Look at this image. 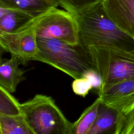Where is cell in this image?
<instances>
[{"label":"cell","mask_w":134,"mask_h":134,"mask_svg":"<svg viewBox=\"0 0 134 134\" xmlns=\"http://www.w3.org/2000/svg\"><path fill=\"white\" fill-rule=\"evenodd\" d=\"M98 95L102 103L119 111L122 122L131 111L134 102V77L110 86Z\"/></svg>","instance_id":"6"},{"label":"cell","mask_w":134,"mask_h":134,"mask_svg":"<svg viewBox=\"0 0 134 134\" xmlns=\"http://www.w3.org/2000/svg\"><path fill=\"white\" fill-rule=\"evenodd\" d=\"M20 107L34 134H71L72 123L50 96L36 94Z\"/></svg>","instance_id":"3"},{"label":"cell","mask_w":134,"mask_h":134,"mask_svg":"<svg viewBox=\"0 0 134 134\" xmlns=\"http://www.w3.org/2000/svg\"><path fill=\"white\" fill-rule=\"evenodd\" d=\"M6 52H8V51L3 39L2 36L0 34V61L3 59L2 55L3 54Z\"/></svg>","instance_id":"20"},{"label":"cell","mask_w":134,"mask_h":134,"mask_svg":"<svg viewBox=\"0 0 134 134\" xmlns=\"http://www.w3.org/2000/svg\"><path fill=\"white\" fill-rule=\"evenodd\" d=\"M83 76L87 79L91 83L92 86V90L98 94L102 86V80L97 72L96 71H90L86 72Z\"/></svg>","instance_id":"19"},{"label":"cell","mask_w":134,"mask_h":134,"mask_svg":"<svg viewBox=\"0 0 134 134\" xmlns=\"http://www.w3.org/2000/svg\"><path fill=\"white\" fill-rule=\"evenodd\" d=\"M100 104L98 97L84 110L79 118L72 123L71 134H88L96 118Z\"/></svg>","instance_id":"14"},{"label":"cell","mask_w":134,"mask_h":134,"mask_svg":"<svg viewBox=\"0 0 134 134\" xmlns=\"http://www.w3.org/2000/svg\"><path fill=\"white\" fill-rule=\"evenodd\" d=\"M2 134H34L23 114L8 115L0 114Z\"/></svg>","instance_id":"12"},{"label":"cell","mask_w":134,"mask_h":134,"mask_svg":"<svg viewBox=\"0 0 134 134\" xmlns=\"http://www.w3.org/2000/svg\"><path fill=\"white\" fill-rule=\"evenodd\" d=\"M84 48L102 80L97 94L116 83L134 77V53L98 46Z\"/></svg>","instance_id":"4"},{"label":"cell","mask_w":134,"mask_h":134,"mask_svg":"<svg viewBox=\"0 0 134 134\" xmlns=\"http://www.w3.org/2000/svg\"><path fill=\"white\" fill-rule=\"evenodd\" d=\"M10 54V59H2L0 61V85L13 93L25 77V71L19 67L21 63L19 58L16 55Z\"/></svg>","instance_id":"9"},{"label":"cell","mask_w":134,"mask_h":134,"mask_svg":"<svg viewBox=\"0 0 134 134\" xmlns=\"http://www.w3.org/2000/svg\"><path fill=\"white\" fill-rule=\"evenodd\" d=\"M32 19L24 12L9 9L0 19V34L2 35L14 32Z\"/></svg>","instance_id":"13"},{"label":"cell","mask_w":134,"mask_h":134,"mask_svg":"<svg viewBox=\"0 0 134 134\" xmlns=\"http://www.w3.org/2000/svg\"><path fill=\"white\" fill-rule=\"evenodd\" d=\"M8 10L9 9H6L0 6V19L8 12Z\"/></svg>","instance_id":"21"},{"label":"cell","mask_w":134,"mask_h":134,"mask_svg":"<svg viewBox=\"0 0 134 134\" xmlns=\"http://www.w3.org/2000/svg\"><path fill=\"white\" fill-rule=\"evenodd\" d=\"M2 37L8 52L16 55L22 64L31 60L38 52L37 37L32 28L21 27Z\"/></svg>","instance_id":"7"},{"label":"cell","mask_w":134,"mask_h":134,"mask_svg":"<svg viewBox=\"0 0 134 134\" xmlns=\"http://www.w3.org/2000/svg\"><path fill=\"white\" fill-rule=\"evenodd\" d=\"M121 120L118 110L100 102L96 118L88 134H116Z\"/></svg>","instance_id":"10"},{"label":"cell","mask_w":134,"mask_h":134,"mask_svg":"<svg viewBox=\"0 0 134 134\" xmlns=\"http://www.w3.org/2000/svg\"><path fill=\"white\" fill-rule=\"evenodd\" d=\"M59 5L65 10L75 15L93 6L103 0H57Z\"/></svg>","instance_id":"16"},{"label":"cell","mask_w":134,"mask_h":134,"mask_svg":"<svg viewBox=\"0 0 134 134\" xmlns=\"http://www.w3.org/2000/svg\"><path fill=\"white\" fill-rule=\"evenodd\" d=\"M118 134H134V109L124 118Z\"/></svg>","instance_id":"18"},{"label":"cell","mask_w":134,"mask_h":134,"mask_svg":"<svg viewBox=\"0 0 134 134\" xmlns=\"http://www.w3.org/2000/svg\"><path fill=\"white\" fill-rule=\"evenodd\" d=\"M21 27L33 29L37 38L55 39L72 46L79 43L77 25L74 16L57 7L33 18Z\"/></svg>","instance_id":"5"},{"label":"cell","mask_w":134,"mask_h":134,"mask_svg":"<svg viewBox=\"0 0 134 134\" xmlns=\"http://www.w3.org/2000/svg\"><path fill=\"white\" fill-rule=\"evenodd\" d=\"M0 134H2V133H1V129H0Z\"/></svg>","instance_id":"23"},{"label":"cell","mask_w":134,"mask_h":134,"mask_svg":"<svg viewBox=\"0 0 134 134\" xmlns=\"http://www.w3.org/2000/svg\"><path fill=\"white\" fill-rule=\"evenodd\" d=\"M74 16L81 47L98 46L134 53V39L108 17L102 3Z\"/></svg>","instance_id":"1"},{"label":"cell","mask_w":134,"mask_h":134,"mask_svg":"<svg viewBox=\"0 0 134 134\" xmlns=\"http://www.w3.org/2000/svg\"><path fill=\"white\" fill-rule=\"evenodd\" d=\"M57 0H0V6L24 12L33 18L58 7Z\"/></svg>","instance_id":"11"},{"label":"cell","mask_w":134,"mask_h":134,"mask_svg":"<svg viewBox=\"0 0 134 134\" xmlns=\"http://www.w3.org/2000/svg\"><path fill=\"white\" fill-rule=\"evenodd\" d=\"M38 53L31 60L55 68L76 79L90 71H95L85 49L55 39L37 38Z\"/></svg>","instance_id":"2"},{"label":"cell","mask_w":134,"mask_h":134,"mask_svg":"<svg viewBox=\"0 0 134 134\" xmlns=\"http://www.w3.org/2000/svg\"><path fill=\"white\" fill-rule=\"evenodd\" d=\"M72 88L75 94L84 97L88 94L90 90H92L91 83L84 76L74 79L72 84Z\"/></svg>","instance_id":"17"},{"label":"cell","mask_w":134,"mask_h":134,"mask_svg":"<svg viewBox=\"0 0 134 134\" xmlns=\"http://www.w3.org/2000/svg\"><path fill=\"white\" fill-rule=\"evenodd\" d=\"M134 109V102H133V104H132V108H131V110H132L133 109Z\"/></svg>","instance_id":"22"},{"label":"cell","mask_w":134,"mask_h":134,"mask_svg":"<svg viewBox=\"0 0 134 134\" xmlns=\"http://www.w3.org/2000/svg\"><path fill=\"white\" fill-rule=\"evenodd\" d=\"M102 4L108 17L134 39V0H103Z\"/></svg>","instance_id":"8"},{"label":"cell","mask_w":134,"mask_h":134,"mask_svg":"<svg viewBox=\"0 0 134 134\" xmlns=\"http://www.w3.org/2000/svg\"><path fill=\"white\" fill-rule=\"evenodd\" d=\"M20 104L10 92L0 85V114L8 115L21 114Z\"/></svg>","instance_id":"15"}]
</instances>
